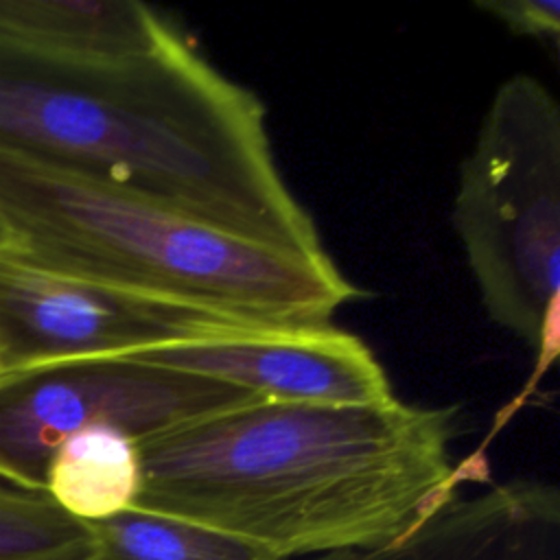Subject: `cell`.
<instances>
[{"mask_svg":"<svg viewBox=\"0 0 560 560\" xmlns=\"http://www.w3.org/2000/svg\"><path fill=\"white\" fill-rule=\"evenodd\" d=\"M457 407L258 398L138 440L133 508L280 560L385 545L455 494Z\"/></svg>","mask_w":560,"mask_h":560,"instance_id":"cell-1","label":"cell"},{"mask_svg":"<svg viewBox=\"0 0 560 560\" xmlns=\"http://www.w3.org/2000/svg\"><path fill=\"white\" fill-rule=\"evenodd\" d=\"M0 142L225 234L328 256L276 164L262 103L179 31L81 74L0 63Z\"/></svg>","mask_w":560,"mask_h":560,"instance_id":"cell-2","label":"cell"},{"mask_svg":"<svg viewBox=\"0 0 560 560\" xmlns=\"http://www.w3.org/2000/svg\"><path fill=\"white\" fill-rule=\"evenodd\" d=\"M0 221L15 247L52 267L256 324H328L361 295L330 256L225 234L2 142Z\"/></svg>","mask_w":560,"mask_h":560,"instance_id":"cell-3","label":"cell"},{"mask_svg":"<svg viewBox=\"0 0 560 560\" xmlns=\"http://www.w3.org/2000/svg\"><path fill=\"white\" fill-rule=\"evenodd\" d=\"M453 223L483 308L556 354L560 287V107L529 74L494 92L464 160Z\"/></svg>","mask_w":560,"mask_h":560,"instance_id":"cell-4","label":"cell"},{"mask_svg":"<svg viewBox=\"0 0 560 560\" xmlns=\"http://www.w3.org/2000/svg\"><path fill=\"white\" fill-rule=\"evenodd\" d=\"M258 398L265 396L127 357L0 372V481L44 492L55 451L92 424L116 427L138 442Z\"/></svg>","mask_w":560,"mask_h":560,"instance_id":"cell-5","label":"cell"},{"mask_svg":"<svg viewBox=\"0 0 560 560\" xmlns=\"http://www.w3.org/2000/svg\"><path fill=\"white\" fill-rule=\"evenodd\" d=\"M252 326L267 324L112 287L0 243V372L127 357Z\"/></svg>","mask_w":560,"mask_h":560,"instance_id":"cell-6","label":"cell"},{"mask_svg":"<svg viewBox=\"0 0 560 560\" xmlns=\"http://www.w3.org/2000/svg\"><path fill=\"white\" fill-rule=\"evenodd\" d=\"M127 359L214 378L273 400L365 405L394 398L374 352L359 337L328 324L252 326Z\"/></svg>","mask_w":560,"mask_h":560,"instance_id":"cell-7","label":"cell"},{"mask_svg":"<svg viewBox=\"0 0 560 560\" xmlns=\"http://www.w3.org/2000/svg\"><path fill=\"white\" fill-rule=\"evenodd\" d=\"M308 560H560V492L532 479L455 492L392 542Z\"/></svg>","mask_w":560,"mask_h":560,"instance_id":"cell-8","label":"cell"},{"mask_svg":"<svg viewBox=\"0 0 560 560\" xmlns=\"http://www.w3.org/2000/svg\"><path fill=\"white\" fill-rule=\"evenodd\" d=\"M175 24L136 0H0V63L81 74L160 50Z\"/></svg>","mask_w":560,"mask_h":560,"instance_id":"cell-9","label":"cell"},{"mask_svg":"<svg viewBox=\"0 0 560 560\" xmlns=\"http://www.w3.org/2000/svg\"><path fill=\"white\" fill-rule=\"evenodd\" d=\"M44 492L83 523L133 508L140 492L138 442L109 424L77 431L50 457Z\"/></svg>","mask_w":560,"mask_h":560,"instance_id":"cell-10","label":"cell"},{"mask_svg":"<svg viewBox=\"0 0 560 560\" xmlns=\"http://www.w3.org/2000/svg\"><path fill=\"white\" fill-rule=\"evenodd\" d=\"M88 525L90 560H280L249 540L142 508Z\"/></svg>","mask_w":560,"mask_h":560,"instance_id":"cell-11","label":"cell"},{"mask_svg":"<svg viewBox=\"0 0 560 560\" xmlns=\"http://www.w3.org/2000/svg\"><path fill=\"white\" fill-rule=\"evenodd\" d=\"M92 532L46 492L0 481V560H90Z\"/></svg>","mask_w":560,"mask_h":560,"instance_id":"cell-12","label":"cell"},{"mask_svg":"<svg viewBox=\"0 0 560 560\" xmlns=\"http://www.w3.org/2000/svg\"><path fill=\"white\" fill-rule=\"evenodd\" d=\"M479 11L490 13L510 33L558 44L560 2L558 0H475Z\"/></svg>","mask_w":560,"mask_h":560,"instance_id":"cell-13","label":"cell"},{"mask_svg":"<svg viewBox=\"0 0 560 560\" xmlns=\"http://www.w3.org/2000/svg\"><path fill=\"white\" fill-rule=\"evenodd\" d=\"M4 241H9V234H7V230H4V225L0 221V243H4Z\"/></svg>","mask_w":560,"mask_h":560,"instance_id":"cell-14","label":"cell"}]
</instances>
